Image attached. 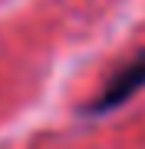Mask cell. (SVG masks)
I'll list each match as a JSON object with an SVG mask.
<instances>
[{"label": "cell", "mask_w": 145, "mask_h": 149, "mask_svg": "<svg viewBox=\"0 0 145 149\" xmlns=\"http://www.w3.org/2000/svg\"><path fill=\"white\" fill-rule=\"evenodd\" d=\"M142 86H145V53H139L122 70H115L112 80L102 86V93L89 103V113H112L115 106H122L125 100H132Z\"/></svg>", "instance_id": "1"}]
</instances>
